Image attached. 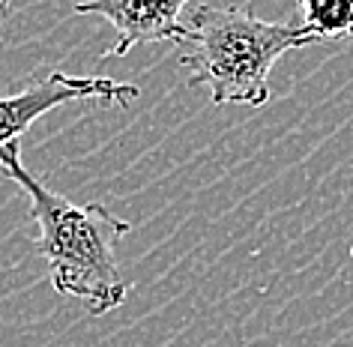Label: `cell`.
Listing matches in <instances>:
<instances>
[{
    "label": "cell",
    "mask_w": 353,
    "mask_h": 347,
    "mask_svg": "<svg viewBox=\"0 0 353 347\" xmlns=\"http://www.w3.org/2000/svg\"><path fill=\"white\" fill-rule=\"evenodd\" d=\"M0 174L28 195L30 219L39 225L33 239L39 257L51 266V284L60 297H75L90 315L102 317L126 302L129 281L120 275L117 243L132 230L102 204L78 207L63 195L51 192L21 162L19 141L0 150Z\"/></svg>",
    "instance_id": "cell-1"
},
{
    "label": "cell",
    "mask_w": 353,
    "mask_h": 347,
    "mask_svg": "<svg viewBox=\"0 0 353 347\" xmlns=\"http://www.w3.org/2000/svg\"><path fill=\"white\" fill-rule=\"evenodd\" d=\"M303 24L263 21L245 6L201 3L192 12L180 63L192 87H207L216 105L263 108L272 99L270 72L285 51L317 46Z\"/></svg>",
    "instance_id": "cell-2"
},
{
    "label": "cell",
    "mask_w": 353,
    "mask_h": 347,
    "mask_svg": "<svg viewBox=\"0 0 353 347\" xmlns=\"http://www.w3.org/2000/svg\"><path fill=\"white\" fill-rule=\"evenodd\" d=\"M6 6H10V0H0V12H3V10H6Z\"/></svg>",
    "instance_id": "cell-6"
},
{
    "label": "cell",
    "mask_w": 353,
    "mask_h": 347,
    "mask_svg": "<svg viewBox=\"0 0 353 347\" xmlns=\"http://www.w3.org/2000/svg\"><path fill=\"white\" fill-rule=\"evenodd\" d=\"M141 96L138 84L114 81V78H96V75H66V72H48L39 75L12 96H0V150L15 144L42 114L60 108L66 102H84L96 99L114 108H129Z\"/></svg>",
    "instance_id": "cell-3"
},
{
    "label": "cell",
    "mask_w": 353,
    "mask_h": 347,
    "mask_svg": "<svg viewBox=\"0 0 353 347\" xmlns=\"http://www.w3.org/2000/svg\"><path fill=\"white\" fill-rule=\"evenodd\" d=\"M189 0H84L75 3L78 15H99L117 30V42L105 51L108 57L129 54L141 42H183L189 39V24L183 10Z\"/></svg>",
    "instance_id": "cell-4"
},
{
    "label": "cell",
    "mask_w": 353,
    "mask_h": 347,
    "mask_svg": "<svg viewBox=\"0 0 353 347\" xmlns=\"http://www.w3.org/2000/svg\"><path fill=\"white\" fill-rule=\"evenodd\" d=\"M299 24L317 39L353 37V0H296Z\"/></svg>",
    "instance_id": "cell-5"
},
{
    "label": "cell",
    "mask_w": 353,
    "mask_h": 347,
    "mask_svg": "<svg viewBox=\"0 0 353 347\" xmlns=\"http://www.w3.org/2000/svg\"><path fill=\"white\" fill-rule=\"evenodd\" d=\"M350 257H353V248H350Z\"/></svg>",
    "instance_id": "cell-7"
}]
</instances>
